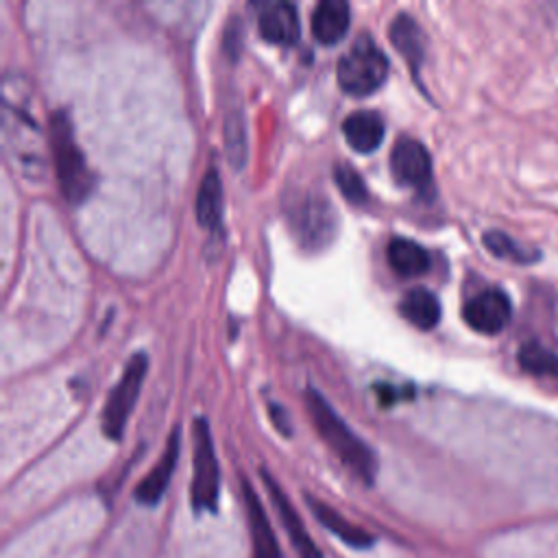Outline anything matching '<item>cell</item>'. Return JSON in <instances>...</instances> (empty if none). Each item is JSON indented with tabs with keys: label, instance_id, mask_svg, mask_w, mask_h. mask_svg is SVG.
Wrapping results in <instances>:
<instances>
[{
	"label": "cell",
	"instance_id": "cell-1",
	"mask_svg": "<svg viewBox=\"0 0 558 558\" xmlns=\"http://www.w3.org/2000/svg\"><path fill=\"white\" fill-rule=\"evenodd\" d=\"M305 408L312 425L320 434L323 442L338 456V460L351 469L364 484H373L377 475L375 451L342 421V416L327 403V399L314 390H305Z\"/></svg>",
	"mask_w": 558,
	"mask_h": 558
},
{
	"label": "cell",
	"instance_id": "cell-2",
	"mask_svg": "<svg viewBox=\"0 0 558 558\" xmlns=\"http://www.w3.org/2000/svg\"><path fill=\"white\" fill-rule=\"evenodd\" d=\"M50 148L63 198L72 205H81L94 192L96 177L87 166L81 146L76 144L74 129L65 111H54L50 116Z\"/></svg>",
	"mask_w": 558,
	"mask_h": 558
},
{
	"label": "cell",
	"instance_id": "cell-3",
	"mask_svg": "<svg viewBox=\"0 0 558 558\" xmlns=\"http://www.w3.org/2000/svg\"><path fill=\"white\" fill-rule=\"evenodd\" d=\"M338 85L344 94L362 98L375 94L388 78V59L368 33H362L336 68Z\"/></svg>",
	"mask_w": 558,
	"mask_h": 558
},
{
	"label": "cell",
	"instance_id": "cell-4",
	"mask_svg": "<svg viewBox=\"0 0 558 558\" xmlns=\"http://www.w3.org/2000/svg\"><path fill=\"white\" fill-rule=\"evenodd\" d=\"M288 222L296 244L310 253L327 248L338 233V214L320 192H307L288 207Z\"/></svg>",
	"mask_w": 558,
	"mask_h": 558
},
{
	"label": "cell",
	"instance_id": "cell-5",
	"mask_svg": "<svg viewBox=\"0 0 558 558\" xmlns=\"http://www.w3.org/2000/svg\"><path fill=\"white\" fill-rule=\"evenodd\" d=\"M194 434V475L190 486V501L196 512H214L220 495V466L214 449L209 423L198 416L192 427Z\"/></svg>",
	"mask_w": 558,
	"mask_h": 558
},
{
	"label": "cell",
	"instance_id": "cell-6",
	"mask_svg": "<svg viewBox=\"0 0 558 558\" xmlns=\"http://www.w3.org/2000/svg\"><path fill=\"white\" fill-rule=\"evenodd\" d=\"M146 368H148L146 353L140 351V353L131 355V360L124 366L122 377L111 388V392L107 397V403L102 408V414H100L102 434L107 438H111V440H120L122 438V434L126 429V423H129V416H131V412L135 408L137 395L142 390V381L146 377Z\"/></svg>",
	"mask_w": 558,
	"mask_h": 558
},
{
	"label": "cell",
	"instance_id": "cell-7",
	"mask_svg": "<svg viewBox=\"0 0 558 558\" xmlns=\"http://www.w3.org/2000/svg\"><path fill=\"white\" fill-rule=\"evenodd\" d=\"M462 318L477 333L497 336L512 318V303L504 290L488 288L464 303Z\"/></svg>",
	"mask_w": 558,
	"mask_h": 558
},
{
	"label": "cell",
	"instance_id": "cell-8",
	"mask_svg": "<svg viewBox=\"0 0 558 558\" xmlns=\"http://www.w3.org/2000/svg\"><path fill=\"white\" fill-rule=\"evenodd\" d=\"M390 172L399 185L427 190L432 185V157L414 137H399L390 150Z\"/></svg>",
	"mask_w": 558,
	"mask_h": 558
},
{
	"label": "cell",
	"instance_id": "cell-9",
	"mask_svg": "<svg viewBox=\"0 0 558 558\" xmlns=\"http://www.w3.org/2000/svg\"><path fill=\"white\" fill-rule=\"evenodd\" d=\"M259 475H262V482H264V486H266V493H268V497H270V501H272V506H275V510H277V514H279V521H281V525H283V530H286V534H288L292 547L299 551V556H301V558H323L318 545H316L314 538L307 534V527H305L303 519L299 517V512L294 510L292 501L288 499V495L283 493V488L277 484V480H275L266 469H262Z\"/></svg>",
	"mask_w": 558,
	"mask_h": 558
},
{
	"label": "cell",
	"instance_id": "cell-10",
	"mask_svg": "<svg viewBox=\"0 0 558 558\" xmlns=\"http://www.w3.org/2000/svg\"><path fill=\"white\" fill-rule=\"evenodd\" d=\"M242 499H244V512H246V523L251 532V549H253L251 558H281L268 514L246 477L242 480Z\"/></svg>",
	"mask_w": 558,
	"mask_h": 558
},
{
	"label": "cell",
	"instance_id": "cell-11",
	"mask_svg": "<svg viewBox=\"0 0 558 558\" xmlns=\"http://www.w3.org/2000/svg\"><path fill=\"white\" fill-rule=\"evenodd\" d=\"M179 449H181V436H179V427H174L168 436V442H166V449H163L161 458L157 460V464L146 473V477L135 488V499L140 504L155 506L163 497V493L170 484V477L174 473L177 460H179Z\"/></svg>",
	"mask_w": 558,
	"mask_h": 558
},
{
	"label": "cell",
	"instance_id": "cell-12",
	"mask_svg": "<svg viewBox=\"0 0 558 558\" xmlns=\"http://www.w3.org/2000/svg\"><path fill=\"white\" fill-rule=\"evenodd\" d=\"M257 28L262 39L277 46H292L299 39L301 24L299 11L290 2H270L257 15Z\"/></svg>",
	"mask_w": 558,
	"mask_h": 558
},
{
	"label": "cell",
	"instance_id": "cell-13",
	"mask_svg": "<svg viewBox=\"0 0 558 558\" xmlns=\"http://www.w3.org/2000/svg\"><path fill=\"white\" fill-rule=\"evenodd\" d=\"M386 133V124L377 111L360 109L344 118L342 122V135L347 144L362 155H368L379 148Z\"/></svg>",
	"mask_w": 558,
	"mask_h": 558
},
{
	"label": "cell",
	"instance_id": "cell-14",
	"mask_svg": "<svg viewBox=\"0 0 558 558\" xmlns=\"http://www.w3.org/2000/svg\"><path fill=\"white\" fill-rule=\"evenodd\" d=\"M388 37H390V44L395 46V50L405 59L412 74L416 76V72L421 70L423 59H425V37H423L421 26L414 22L412 15L397 13L388 26Z\"/></svg>",
	"mask_w": 558,
	"mask_h": 558
},
{
	"label": "cell",
	"instance_id": "cell-15",
	"mask_svg": "<svg viewBox=\"0 0 558 558\" xmlns=\"http://www.w3.org/2000/svg\"><path fill=\"white\" fill-rule=\"evenodd\" d=\"M351 24V9L344 0H323L312 11V35L325 44H338Z\"/></svg>",
	"mask_w": 558,
	"mask_h": 558
},
{
	"label": "cell",
	"instance_id": "cell-16",
	"mask_svg": "<svg viewBox=\"0 0 558 558\" xmlns=\"http://www.w3.org/2000/svg\"><path fill=\"white\" fill-rule=\"evenodd\" d=\"M307 506H310V510L314 512V517L318 519V523H320L323 527H327L333 536H338L342 543H347V545H351V547H355V549H364V547L373 545L375 538H373L364 527H360V525H355L353 521L344 519V517H342L336 508H331L329 504H325V501H320V499L307 495Z\"/></svg>",
	"mask_w": 558,
	"mask_h": 558
},
{
	"label": "cell",
	"instance_id": "cell-17",
	"mask_svg": "<svg viewBox=\"0 0 558 558\" xmlns=\"http://www.w3.org/2000/svg\"><path fill=\"white\" fill-rule=\"evenodd\" d=\"M440 312L438 296L423 286L410 288L399 303V314L421 331L434 329L440 323Z\"/></svg>",
	"mask_w": 558,
	"mask_h": 558
},
{
	"label": "cell",
	"instance_id": "cell-18",
	"mask_svg": "<svg viewBox=\"0 0 558 558\" xmlns=\"http://www.w3.org/2000/svg\"><path fill=\"white\" fill-rule=\"evenodd\" d=\"M222 181L216 166H209L203 174L196 194V220L205 231H214L220 227L222 220Z\"/></svg>",
	"mask_w": 558,
	"mask_h": 558
},
{
	"label": "cell",
	"instance_id": "cell-19",
	"mask_svg": "<svg viewBox=\"0 0 558 558\" xmlns=\"http://www.w3.org/2000/svg\"><path fill=\"white\" fill-rule=\"evenodd\" d=\"M388 266L399 277H421L429 270V253L410 238H392L386 246Z\"/></svg>",
	"mask_w": 558,
	"mask_h": 558
},
{
	"label": "cell",
	"instance_id": "cell-20",
	"mask_svg": "<svg viewBox=\"0 0 558 558\" xmlns=\"http://www.w3.org/2000/svg\"><path fill=\"white\" fill-rule=\"evenodd\" d=\"M225 150L235 170L246 163L248 140H246V118L240 109H233L225 116Z\"/></svg>",
	"mask_w": 558,
	"mask_h": 558
},
{
	"label": "cell",
	"instance_id": "cell-21",
	"mask_svg": "<svg viewBox=\"0 0 558 558\" xmlns=\"http://www.w3.org/2000/svg\"><path fill=\"white\" fill-rule=\"evenodd\" d=\"M484 246L499 259H508L512 264H534L541 253L532 246L519 244L514 238H510L504 231H486L484 233Z\"/></svg>",
	"mask_w": 558,
	"mask_h": 558
},
{
	"label": "cell",
	"instance_id": "cell-22",
	"mask_svg": "<svg viewBox=\"0 0 558 558\" xmlns=\"http://www.w3.org/2000/svg\"><path fill=\"white\" fill-rule=\"evenodd\" d=\"M517 360H519V366L530 375L558 377V353H554L551 349L543 347L536 340L523 342L517 353Z\"/></svg>",
	"mask_w": 558,
	"mask_h": 558
},
{
	"label": "cell",
	"instance_id": "cell-23",
	"mask_svg": "<svg viewBox=\"0 0 558 558\" xmlns=\"http://www.w3.org/2000/svg\"><path fill=\"white\" fill-rule=\"evenodd\" d=\"M333 179L342 196L353 205H364L368 201V187L362 181L360 172L349 163H338L333 168Z\"/></svg>",
	"mask_w": 558,
	"mask_h": 558
},
{
	"label": "cell",
	"instance_id": "cell-24",
	"mask_svg": "<svg viewBox=\"0 0 558 558\" xmlns=\"http://www.w3.org/2000/svg\"><path fill=\"white\" fill-rule=\"evenodd\" d=\"M270 416H272V423H275V427L281 432V434H290V421H288V416H286V412H283V408L281 405H275V403H270Z\"/></svg>",
	"mask_w": 558,
	"mask_h": 558
}]
</instances>
